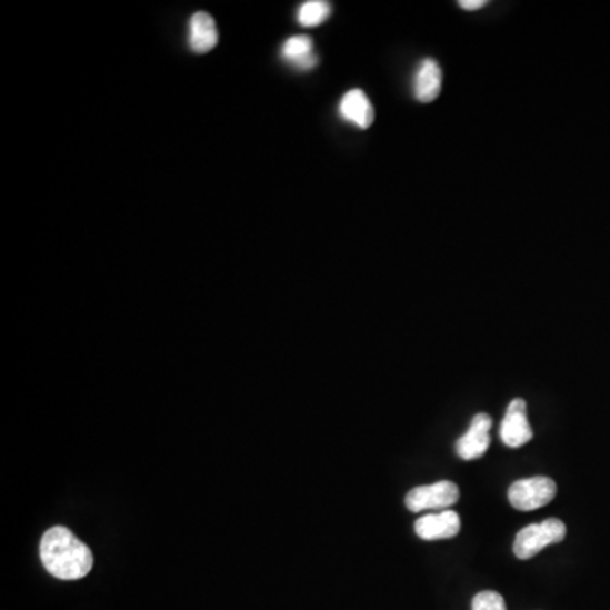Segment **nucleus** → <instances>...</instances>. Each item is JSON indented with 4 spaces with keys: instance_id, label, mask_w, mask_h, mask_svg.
<instances>
[{
    "instance_id": "obj_2",
    "label": "nucleus",
    "mask_w": 610,
    "mask_h": 610,
    "mask_svg": "<svg viewBox=\"0 0 610 610\" xmlns=\"http://www.w3.org/2000/svg\"><path fill=\"white\" fill-rule=\"evenodd\" d=\"M564 536H567V526L557 518L547 519L539 524L526 526L516 536L514 554L519 560H529L542 548L563 541Z\"/></svg>"
},
{
    "instance_id": "obj_10",
    "label": "nucleus",
    "mask_w": 610,
    "mask_h": 610,
    "mask_svg": "<svg viewBox=\"0 0 610 610\" xmlns=\"http://www.w3.org/2000/svg\"><path fill=\"white\" fill-rule=\"evenodd\" d=\"M189 47L193 53H209L219 41L214 18L208 12H197L189 21Z\"/></svg>"
},
{
    "instance_id": "obj_7",
    "label": "nucleus",
    "mask_w": 610,
    "mask_h": 610,
    "mask_svg": "<svg viewBox=\"0 0 610 610\" xmlns=\"http://www.w3.org/2000/svg\"><path fill=\"white\" fill-rule=\"evenodd\" d=\"M460 516L454 511H443L439 514L422 516L414 524L416 534L424 541L451 539L460 532Z\"/></svg>"
},
{
    "instance_id": "obj_4",
    "label": "nucleus",
    "mask_w": 610,
    "mask_h": 610,
    "mask_svg": "<svg viewBox=\"0 0 610 610\" xmlns=\"http://www.w3.org/2000/svg\"><path fill=\"white\" fill-rule=\"evenodd\" d=\"M460 500V489L450 480L432 483V486L416 487L406 496L407 509L411 512L429 511V509H444Z\"/></svg>"
},
{
    "instance_id": "obj_9",
    "label": "nucleus",
    "mask_w": 610,
    "mask_h": 610,
    "mask_svg": "<svg viewBox=\"0 0 610 610\" xmlns=\"http://www.w3.org/2000/svg\"><path fill=\"white\" fill-rule=\"evenodd\" d=\"M443 87V72L439 67L438 61L432 58H426L419 63L414 76V97L422 102L429 104L432 100L438 99L439 92Z\"/></svg>"
},
{
    "instance_id": "obj_14",
    "label": "nucleus",
    "mask_w": 610,
    "mask_h": 610,
    "mask_svg": "<svg viewBox=\"0 0 610 610\" xmlns=\"http://www.w3.org/2000/svg\"><path fill=\"white\" fill-rule=\"evenodd\" d=\"M458 6L464 11H477V9L486 8L487 0H460Z\"/></svg>"
},
{
    "instance_id": "obj_6",
    "label": "nucleus",
    "mask_w": 610,
    "mask_h": 610,
    "mask_svg": "<svg viewBox=\"0 0 610 610\" xmlns=\"http://www.w3.org/2000/svg\"><path fill=\"white\" fill-rule=\"evenodd\" d=\"M492 418L486 412L474 416L470 428L461 438H458L454 450L461 460L470 461L483 457L490 447V429H492Z\"/></svg>"
},
{
    "instance_id": "obj_11",
    "label": "nucleus",
    "mask_w": 610,
    "mask_h": 610,
    "mask_svg": "<svg viewBox=\"0 0 610 610\" xmlns=\"http://www.w3.org/2000/svg\"><path fill=\"white\" fill-rule=\"evenodd\" d=\"M280 57L283 60L289 61L292 67H296L300 72H306V70H311L318 64V57L314 53V43H312L311 38L303 37H292L289 40H286V43L282 44V50H280Z\"/></svg>"
},
{
    "instance_id": "obj_1",
    "label": "nucleus",
    "mask_w": 610,
    "mask_h": 610,
    "mask_svg": "<svg viewBox=\"0 0 610 610\" xmlns=\"http://www.w3.org/2000/svg\"><path fill=\"white\" fill-rule=\"evenodd\" d=\"M40 558L44 570L60 580L83 579L93 567L90 548L64 526H54L44 532Z\"/></svg>"
},
{
    "instance_id": "obj_3",
    "label": "nucleus",
    "mask_w": 610,
    "mask_h": 610,
    "mask_svg": "<svg viewBox=\"0 0 610 610\" xmlns=\"http://www.w3.org/2000/svg\"><path fill=\"white\" fill-rule=\"evenodd\" d=\"M557 496V483L548 477H531L518 480L509 487V502L514 509L522 512L536 511L539 507L548 506Z\"/></svg>"
},
{
    "instance_id": "obj_13",
    "label": "nucleus",
    "mask_w": 610,
    "mask_h": 610,
    "mask_svg": "<svg viewBox=\"0 0 610 610\" xmlns=\"http://www.w3.org/2000/svg\"><path fill=\"white\" fill-rule=\"evenodd\" d=\"M471 610H507L506 600L493 590L477 593L471 602Z\"/></svg>"
},
{
    "instance_id": "obj_8",
    "label": "nucleus",
    "mask_w": 610,
    "mask_h": 610,
    "mask_svg": "<svg viewBox=\"0 0 610 610\" xmlns=\"http://www.w3.org/2000/svg\"><path fill=\"white\" fill-rule=\"evenodd\" d=\"M338 109L344 121L351 122L360 129H368L376 121V109L361 89H353L344 93Z\"/></svg>"
},
{
    "instance_id": "obj_12",
    "label": "nucleus",
    "mask_w": 610,
    "mask_h": 610,
    "mask_svg": "<svg viewBox=\"0 0 610 610\" xmlns=\"http://www.w3.org/2000/svg\"><path fill=\"white\" fill-rule=\"evenodd\" d=\"M332 9L329 2H324V0H309V2H303L299 11H297V21L303 28H316V26H321L322 22L328 21Z\"/></svg>"
},
{
    "instance_id": "obj_5",
    "label": "nucleus",
    "mask_w": 610,
    "mask_h": 610,
    "mask_svg": "<svg viewBox=\"0 0 610 610\" xmlns=\"http://www.w3.org/2000/svg\"><path fill=\"white\" fill-rule=\"evenodd\" d=\"M524 399L511 400L507 406L506 416H503L502 424H500V438L503 444L509 448H521L529 443L532 439V428L529 424L528 416H526Z\"/></svg>"
}]
</instances>
